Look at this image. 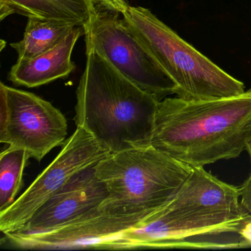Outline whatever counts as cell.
Returning a JSON list of instances; mask_svg holds the SVG:
<instances>
[{"mask_svg": "<svg viewBox=\"0 0 251 251\" xmlns=\"http://www.w3.org/2000/svg\"><path fill=\"white\" fill-rule=\"evenodd\" d=\"M251 218L238 187L195 167L173 199L145 224L123 232L107 250L233 248L225 239L237 236Z\"/></svg>", "mask_w": 251, "mask_h": 251, "instance_id": "cell-1", "label": "cell"}, {"mask_svg": "<svg viewBox=\"0 0 251 251\" xmlns=\"http://www.w3.org/2000/svg\"><path fill=\"white\" fill-rule=\"evenodd\" d=\"M251 136V89L217 99L161 100L151 146L195 168L237 158Z\"/></svg>", "mask_w": 251, "mask_h": 251, "instance_id": "cell-2", "label": "cell"}, {"mask_svg": "<svg viewBox=\"0 0 251 251\" xmlns=\"http://www.w3.org/2000/svg\"><path fill=\"white\" fill-rule=\"evenodd\" d=\"M77 89L75 123L111 153L151 146L160 100L117 71L95 51Z\"/></svg>", "mask_w": 251, "mask_h": 251, "instance_id": "cell-3", "label": "cell"}, {"mask_svg": "<svg viewBox=\"0 0 251 251\" xmlns=\"http://www.w3.org/2000/svg\"><path fill=\"white\" fill-rule=\"evenodd\" d=\"M108 196L100 208L116 216H148L168 203L194 167L152 146L113 152L95 166Z\"/></svg>", "mask_w": 251, "mask_h": 251, "instance_id": "cell-4", "label": "cell"}, {"mask_svg": "<svg viewBox=\"0 0 251 251\" xmlns=\"http://www.w3.org/2000/svg\"><path fill=\"white\" fill-rule=\"evenodd\" d=\"M121 14L129 29L175 82L177 98L217 99L245 92L242 82L181 39L148 8L127 5Z\"/></svg>", "mask_w": 251, "mask_h": 251, "instance_id": "cell-5", "label": "cell"}, {"mask_svg": "<svg viewBox=\"0 0 251 251\" xmlns=\"http://www.w3.org/2000/svg\"><path fill=\"white\" fill-rule=\"evenodd\" d=\"M86 49L103 57L117 71L161 101L176 95L177 86L119 13L98 10L85 27Z\"/></svg>", "mask_w": 251, "mask_h": 251, "instance_id": "cell-6", "label": "cell"}, {"mask_svg": "<svg viewBox=\"0 0 251 251\" xmlns=\"http://www.w3.org/2000/svg\"><path fill=\"white\" fill-rule=\"evenodd\" d=\"M68 125L61 111L31 92L0 84V142L24 150L37 161L66 142Z\"/></svg>", "mask_w": 251, "mask_h": 251, "instance_id": "cell-7", "label": "cell"}, {"mask_svg": "<svg viewBox=\"0 0 251 251\" xmlns=\"http://www.w3.org/2000/svg\"><path fill=\"white\" fill-rule=\"evenodd\" d=\"M111 153L90 133L77 127L54 161L9 208L0 213L1 232L4 235L21 230L38 208L70 179Z\"/></svg>", "mask_w": 251, "mask_h": 251, "instance_id": "cell-8", "label": "cell"}, {"mask_svg": "<svg viewBox=\"0 0 251 251\" xmlns=\"http://www.w3.org/2000/svg\"><path fill=\"white\" fill-rule=\"evenodd\" d=\"M95 166L70 179L38 208L21 230L16 232L32 233L54 230L99 210L108 192L97 176Z\"/></svg>", "mask_w": 251, "mask_h": 251, "instance_id": "cell-9", "label": "cell"}, {"mask_svg": "<svg viewBox=\"0 0 251 251\" xmlns=\"http://www.w3.org/2000/svg\"><path fill=\"white\" fill-rule=\"evenodd\" d=\"M84 34V29L77 26L50 50L31 59L17 61L8 73V80L17 86L35 88L67 77L76 69L72 53L76 42Z\"/></svg>", "mask_w": 251, "mask_h": 251, "instance_id": "cell-10", "label": "cell"}, {"mask_svg": "<svg viewBox=\"0 0 251 251\" xmlns=\"http://www.w3.org/2000/svg\"><path fill=\"white\" fill-rule=\"evenodd\" d=\"M95 0H0V20L14 14L87 27L98 9Z\"/></svg>", "mask_w": 251, "mask_h": 251, "instance_id": "cell-11", "label": "cell"}, {"mask_svg": "<svg viewBox=\"0 0 251 251\" xmlns=\"http://www.w3.org/2000/svg\"><path fill=\"white\" fill-rule=\"evenodd\" d=\"M75 27L64 22L28 18L24 37L11 47L18 54L17 61L31 59L59 45Z\"/></svg>", "mask_w": 251, "mask_h": 251, "instance_id": "cell-12", "label": "cell"}, {"mask_svg": "<svg viewBox=\"0 0 251 251\" xmlns=\"http://www.w3.org/2000/svg\"><path fill=\"white\" fill-rule=\"evenodd\" d=\"M30 155L24 150L8 147L0 155V213L9 208L23 186L25 168Z\"/></svg>", "mask_w": 251, "mask_h": 251, "instance_id": "cell-13", "label": "cell"}, {"mask_svg": "<svg viewBox=\"0 0 251 251\" xmlns=\"http://www.w3.org/2000/svg\"><path fill=\"white\" fill-rule=\"evenodd\" d=\"M240 205L245 214L251 217V173L240 187H238Z\"/></svg>", "mask_w": 251, "mask_h": 251, "instance_id": "cell-14", "label": "cell"}, {"mask_svg": "<svg viewBox=\"0 0 251 251\" xmlns=\"http://www.w3.org/2000/svg\"><path fill=\"white\" fill-rule=\"evenodd\" d=\"M95 2L99 6L119 14H122L127 5L126 0H95Z\"/></svg>", "mask_w": 251, "mask_h": 251, "instance_id": "cell-15", "label": "cell"}, {"mask_svg": "<svg viewBox=\"0 0 251 251\" xmlns=\"http://www.w3.org/2000/svg\"><path fill=\"white\" fill-rule=\"evenodd\" d=\"M240 248L251 247V217L239 232Z\"/></svg>", "mask_w": 251, "mask_h": 251, "instance_id": "cell-16", "label": "cell"}, {"mask_svg": "<svg viewBox=\"0 0 251 251\" xmlns=\"http://www.w3.org/2000/svg\"><path fill=\"white\" fill-rule=\"evenodd\" d=\"M245 151L248 152V155L250 156V159H251V136H250L249 139H248V142H247L246 144V149Z\"/></svg>", "mask_w": 251, "mask_h": 251, "instance_id": "cell-17", "label": "cell"}]
</instances>
